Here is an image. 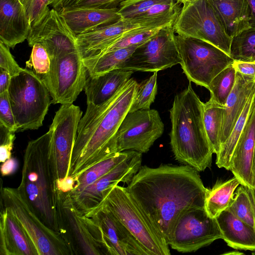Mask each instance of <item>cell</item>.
Listing matches in <instances>:
<instances>
[{
	"mask_svg": "<svg viewBox=\"0 0 255 255\" xmlns=\"http://www.w3.org/2000/svg\"><path fill=\"white\" fill-rule=\"evenodd\" d=\"M137 84L133 78H130L105 103L87 104L79 123L68 176L76 180L87 169L118 152L117 133L129 111Z\"/></svg>",
	"mask_w": 255,
	"mask_h": 255,
	"instance_id": "obj_2",
	"label": "cell"
},
{
	"mask_svg": "<svg viewBox=\"0 0 255 255\" xmlns=\"http://www.w3.org/2000/svg\"><path fill=\"white\" fill-rule=\"evenodd\" d=\"M32 47L29 59L26 62V68L33 71L40 78L49 71L51 59L41 44L36 43Z\"/></svg>",
	"mask_w": 255,
	"mask_h": 255,
	"instance_id": "obj_39",
	"label": "cell"
},
{
	"mask_svg": "<svg viewBox=\"0 0 255 255\" xmlns=\"http://www.w3.org/2000/svg\"><path fill=\"white\" fill-rule=\"evenodd\" d=\"M126 188L167 244L184 213L205 208L208 190L195 169L170 164L141 166Z\"/></svg>",
	"mask_w": 255,
	"mask_h": 255,
	"instance_id": "obj_1",
	"label": "cell"
},
{
	"mask_svg": "<svg viewBox=\"0 0 255 255\" xmlns=\"http://www.w3.org/2000/svg\"><path fill=\"white\" fill-rule=\"evenodd\" d=\"M236 79V71L232 64L220 72L211 82L208 88L210 92V99L224 106L234 87Z\"/></svg>",
	"mask_w": 255,
	"mask_h": 255,
	"instance_id": "obj_34",
	"label": "cell"
},
{
	"mask_svg": "<svg viewBox=\"0 0 255 255\" xmlns=\"http://www.w3.org/2000/svg\"><path fill=\"white\" fill-rule=\"evenodd\" d=\"M224 106L211 100L204 103V123L213 152L217 155L221 147L220 137Z\"/></svg>",
	"mask_w": 255,
	"mask_h": 255,
	"instance_id": "obj_31",
	"label": "cell"
},
{
	"mask_svg": "<svg viewBox=\"0 0 255 255\" xmlns=\"http://www.w3.org/2000/svg\"><path fill=\"white\" fill-rule=\"evenodd\" d=\"M230 56L234 60L255 61V28L250 27L232 38Z\"/></svg>",
	"mask_w": 255,
	"mask_h": 255,
	"instance_id": "obj_35",
	"label": "cell"
},
{
	"mask_svg": "<svg viewBox=\"0 0 255 255\" xmlns=\"http://www.w3.org/2000/svg\"><path fill=\"white\" fill-rule=\"evenodd\" d=\"M8 94L17 131L37 129L43 125L52 103L50 93L41 80L25 68L12 77Z\"/></svg>",
	"mask_w": 255,
	"mask_h": 255,
	"instance_id": "obj_6",
	"label": "cell"
},
{
	"mask_svg": "<svg viewBox=\"0 0 255 255\" xmlns=\"http://www.w3.org/2000/svg\"><path fill=\"white\" fill-rule=\"evenodd\" d=\"M133 72L116 69L96 76L88 74L84 89L87 104L100 106L107 102L128 81Z\"/></svg>",
	"mask_w": 255,
	"mask_h": 255,
	"instance_id": "obj_25",
	"label": "cell"
},
{
	"mask_svg": "<svg viewBox=\"0 0 255 255\" xmlns=\"http://www.w3.org/2000/svg\"><path fill=\"white\" fill-rule=\"evenodd\" d=\"M59 11L76 35L112 24L121 18L118 8L72 6Z\"/></svg>",
	"mask_w": 255,
	"mask_h": 255,
	"instance_id": "obj_23",
	"label": "cell"
},
{
	"mask_svg": "<svg viewBox=\"0 0 255 255\" xmlns=\"http://www.w3.org/2000/svg\"><path fill=\"white\" fill-rule=\"evenodd\" d=\"M0 255H38L24 228L7 208L0 206Z\"/></svg>",
	"mask_w": 255,
	"mask_h": 255,
	"instance_id": "obj_21",
	"label": "cell"
},
{
	"mask_svg": "<svg viewBox=\"0 0 255 255\" xmlns=\"http://www.w3.org/2000/svg\"><path fill=\"white\" fill-rule=\"evenodd\" d=\"M27 40L30 47L36 43L42 45L50 59L78 51L76 35L59 11L54 8L31 27Z\"/></svg>",
	"mask_w": 255,
	"mask_h": 255,
	"instance_id": "obj_17",
	"label": "cell"
},
{
	"mask_svg": "<svg viewBox=\"0 0 255 255\" xmlns=\"http://www.w3.org/2000/svg\"><path fill=\"white\" fill-rule=\"evenodd\" d=\"M173 27L180 36L209 43L230 55L232 37L208 0L183 4Z\"/></svg>",
	"mask_w": 255,
	"mask_h": 255,
	"instance_id": "obj_8",
	"label": "cell"
},
{
	"mask_svg": "<svg viewBox=\"0 0 255 255\" xmlns=\"http://www.w3.org/2000/svg\"><path fill=\"white\" fill-rule=\"evenodd\" d=\"M252 254L254 255H255V251H253L252 252Z\"/></svg>",
	"mask_w": 255,
	"mask_h": 255,
	"instance_id": "obj_53",
	"label": "cell"
},
{
	"mask_svg": "<svg viewBox=\"0 0 255 255\" xmlns=\"http://www.w3.org/2000/svg\"><path fill=\"white\" fill-rule=\"evenodd\" d=\"M170 145L175 159L199 172L212 165L214 153L204 123V103L191 82L177 93L170 110Z\"/></svg>",
	"mask_w": 255,
	"mask_h": 255,
	"instance_id": "obj_4",
	"label": "cell"
},
{
	"mask_svg": "<svg viewBox=\"0 0 255 255\" xmlns=\"http://www.w3.org/2000/svg\"><path fill=\"white\" fill-rule=\"evenodd\" d=\"M140 45L121 48L83 59L88 74L96 76L118 69Z\"/></svg>",
	"mask_w": 255,
	"mask_h": 255,
	"instance_id": "obj_29",
	"label": "cell"
},
{
	"mask_svg": "<svg viewBox=\"0 0 255 255\" xmlns=\"http://www.w3.org/2000/svg\"><path fill=\"white\" fill-rule=\"evenodd\" d=\"M102 203L139 241L149 255H170L169 246L128 191L116 185L108 189Z\"/></svg>",
	"mask_w": 255,
	"mask_h": 255,
	"instance_id": "obj_7",
	"label": "cell"
},
{
	"mask_svg": "<svg viewBox=\"0 0 255 255\" xmlns=\"http://www.w3.org/2000/svg\"><path fill=\"white\" fill-rule=\"evenodd\" d=\"M177 34L173 25L161 29L153 37L139 46L118 69L141 72H158L180 64Z\"/></svg>",
	"mask_w": 255,
	"mask_h": 255,
	"instance_id": "obj_12",
	"label": "cell"
},
{
	"mask_svg": "<svg viewBox=\"0 0 255 255\" xmlns=\"http://www.w3.org/2000/svg\"><path fill=\"white\" fill-rule=\"evenodd\" d=\"M50 0H20L25 10L31 27L37 24L49 11Z\"/></svg>",
	"mask_w": 255,
	"mask_h": 255,
	"instance_id": "obj_40",
	"label": "cell"
},
{
	"mask_svg": "<svg viewBox=\"0 0 255 255\" xmlns=\"http://www.w3.org/2000/svg\"><path fill=\"white\" fill-rule=\"evenodd\" d=\"M125 0H84L74 6L93 7L96 8H118Z\"/></svg>",
	"mask_w": 255,
	"mask_h": 255,
	"instance_id": "obj_44",
	"label": "cell"
},
{
	"mask_svg": "<svg viewBox=\"0 0 255 255\" xmlns=\"http://www.w3.org/2000/svg\"><path fill=\"white\" fill-rule=\"evenodd\" d=\"M61 0H50L49 5L52 6L53 8L56 9Z\"/></svg>",
	"mask_w": 255,
	"mask_h": 255,
	"instance_id": "obj_51",
	"label": "cell"
},
{
	"mask_svg": "<svg viewBox=\"0 0 255 255\" xmlns=\"http://www.w3.org/2000/svg\"><path fill=\"white\" fill-rule=\"evenodd\" d=\"M15 132L0 123V161L3 163L11 157Z\"/></svg>",
	"mask_w": 255,
	"mask_h": 255,
	"instance_id": "obj_42",
	"label": "cell"
},
{
	"mask_svg": "<svg viewBox=\"0 0 255 255\" xmlns=\"http://www.w3.org/2000/svg\"><path fill=\"white\" fill-rule=\"evenodd\" d=\"M157 72H154L149 78L137 83L136 94L129 112L150 109L157 94Z\"/></svg>",
	"mask_w": 255,
	"mask_h": 255,
	"instance_id": "obj_37",
	"label": "cell"
},
{
	"mask_svg": "<svg viewBox=\"0 0 255 255\" xmlns=\"http://www.w3.org/2000/svg\"><path fill=\"white\" fill-rule=\"evenodd\" d=\"M87 75L78 51L51 59L49 71L40 79L50 93L52 103L70 104L84 90Z\"/></svg>",
	"mask_w": 255,
	"mask_h": 255,
	"instance_id": "obj_11",
	"label": "cell"
},
{
	"mask_svg": "<svg viewBox=\"0 0 255 255\" xmlns=\"http://www.w3.org/2000/svg\"><path fill=\"white\" fill-rule=\"evenodd\" d=\"M222 239L216 218L210 217L205 208H191L177 221L168 245L182 253H191Z\"/></svg>",
	"mask_w": 255,
	"mask_h": 255,
	"instance_id": "obj_13",
	"label": "cell"
},
{
	"mask_svg": "<svg viewBox=\"0 0 255 255\" xmlns=\"http://www.w3.org/2000/svg\"><path fill=\"white\" fill-rule=\"evenodd\" d=\"M142 153L130 150L129 155L107 173L80 191L68 194L74 205L86 216L98 207L104 200L106 191L120 182L129 183L141 166Z\"/></svg>",
	"mask_w": 255,
	"mask_h": 255,
	"instance_id": "obj_16",
	"label": "cell"
},
{
	"mask_svg": "<svg viewBox=\"0 0 255 255\" xmlns=\"http://www.w3.org/2000/svg\"><path fill=\"white\" fill-rule=\"evenodd\" d=\"M255 150V97L244 129L230 162L229 170L249 188H254L253 164Z\"/></svg>",
	"mask_w": 255,
	"mask_h": 255,
	"instance_id": "obj_18",
	"label": "cell"
},
{
	"mask_svg": "<svg viewBox=\"0 0 255 255\" xmlns=\"http://www.w3.org/2000/svg\"><path fill=\"white\" fill-rule=\"evenodd\" d=\"M52 135L49 128L47 132L28 142L17 188L46 226L71 240L63 220L60 193L49 160Z\"/></svg>",
	"mask_w": 255,
	"mask_h": 255,
	"instance_id": "obj_3",
	"label": "cell"
},
{
	"mask_svg": "<svg viewBox=\"0 0 255 255\" xmlns=\"http://www.w3.org/2000/svg\"><path fill=\"white\" fill-rule=\"evenodd\" d=\"M227 33L232 38L250 25V8L247 0H208Z\"/></svg>",
	"mask_w": 255,
	"mask_h": 255,
	"instance_id": "obj_27",
	"label": "cell"
},
{
	"mask_svg": "<svg viewBox=\"0 0 255 255\" xmlns=\"http://www.w3.org/2000/svg\"><path fill=\"white\" fill-rule=\"evenodd\" d=\"M255 97V89L248 99L247 104L226 141L221 145L217 155L216 163L218 167L229 170L232 154L248 119Z\"/></svg>",
	"mask_w": 255,
	"mask_h": 255,
	"instance_id": "obj_30",
	"label": "cell"
},
{
	"mask_svg": "<svg viewBox=\"0 0 255 255\" xmlns=\"http://www.w3.org/2000/svg\"><path fill=\"white\" fill-rule=\"evenodd\" d=\"M180 64L189 82L208 89L214 78L232 64L225 52L205 41L177 34Z\"/></svg>",
	"mask_w": 255,
	"mask_h": 255,
	"instance_id": "obj_9",
	"label": "cell"
},
{
	"mask_svg": "<svg viewBox=\"0 0 255 255\" xmlns=\"http://www.w3.org/2000/svg\"><path fill=\"white\" fill-rule=\"evenodd\" d=\"M253 175H254V188L253 189H251L252 193L253 199L255 204V150L254 158V164H253Z\"/></svg>",
	"mask_w": 255,
	"mask_h": 255,
	"instance_id": "obj_50",
	"label": "cell"
},
{
	"mask_svg": "<svg viewBox=\"0 0 255 255\" xmlns=\"http://www.w3.org/2000/svg\"><path fill=\"white\" fill-rule=\"evenodd\" d=\"M0 68L7 71L11 77L18 75L23 69L14 59L9 48L1 41H0Z\"/></svg>",
	"mask_w": 255,
	"mask_h": 255,
	"instance_id": "obj_43",
	"label": "cell"
},
{
	"mask_svg": "<svg viewBox=\"0 0 255 255\" xmlns=\"http://www.w3.org/2000/svg\"><path fill=\"white\" fill-rule=\"evenodd\" d=\"M182 5L188 2H192L196 0H178Z\"/></svg>",
	"mask_w": 255,
	"mask_h": 255,
	"instance_id": "obj_52",
	"label": "cell"
},
{
	"mask_svg": "<svg viewBox=\"0 0 255 255\" xmlns=\"http://www.w3.org/2000/svg\"><path fill=\"white\" fill-rule=\"evenodd\" d=\"M82 114L77 106L63 104L56 112L49 128L52 131L49 160L58 191L68 177L71 155Z\"/></svg>",
	"mask_w": 255,
	"mask_h": 255,
	"instance_id": "obj_10",
	"label": "cell"
},
{
	"mask_svg": "<svg viewBox=\"0 0 255 255\" xmlns=\"http://www.w3.org/2000/svg\"><path fill=\"white\" fill-rule=\"evenodd\" d=\"M130 152L127 150L117 152L88 168L76 179L72 190L80 191L92 184L125 159Z\"/></svg>",
	"mask_w": 255,
	"mask_h": 255,
	"instance_id": "obj_32",
	"label": "cell"
},
{
	"mask_svg": "<svg viewBox=\"0 0 255 255\" xmlns=\"http://www.w3.org/2000/svg\"><path fill=\"white\" fill-rule=\"evenodd\" d=\"M30 28L20 0H0V41L13 48L27 39Z\"/></svg>",
	"mask_w": 255,
	"mask_h": 255,
	"instance_id": "obj_22",
	"label": "cell"
},
{
	"mask_svg": "<svg viewBox=\"0 0 255 255\" xmlns=\"http://www.w3.org/2000/svg\"><path fill=\"white\" fill-rule=\"evenodd\" d=\"M255 89V76L236 72L234 87L224 105L220 137L221 145L229 136Z\"/></svg>",
	"mask_w": 255,
	"mask_h": 255,
	"instance_id": "obj_24",
	"label": "cell"
},
{
	"mask_svg": "<svg viewBox=\"0 0 255 255\" xmlns=\"http://www.w3.org/2000/svg\"><path fill=\"white\" fill-rule=\"evenodd\" d=\"M59 192L63 220L73 243L84 255L105 254L92 231L88 218L76 208L68 192Z\"/></svg>",
	"mask_w": 255,
	"mask_h": 255,
	"instance_id": "obj_19",
	"label": "cell"
},
{
	"mask_svg": "<svg viewBox=\"0 0 255 255\" xmlns=\"http://www.w3.org/2000/svg\"><path fill=\"white\" fill-rule=\"evenodd\" d=\"M227 209L255 229V204L251 188L238 186Z\"/></svg>",
	"mask_w": 255,
	"mask_h": 255,
	"instance_id": "obj_33",
	"label": "cell"
},
{
	"mask_svg": "<svg viewBox=\"0 0 255 255\" xmlns=\"http://www.w3.org/2000/svg\"><path fill=\"white\" fill-rule=\"evenodd\" d=\"M0 206L16 217L33 242L38 255L78 254L68 238L46 226L18 188L0 187Z\"/></svg>",
	"mask_w": 255,
	"mask_h": 255,
	"instance_id": "obj_5",
	"label": "cell"
},
{
	"mask_svg": "<svg viewBox=\"0 0 255 255\" xmlns=\"http://www.w3.org/2000/svg\"><path fill=\"white\" fill-rule=\"evenodd\" d=\"M141 26L131 19L121 18L117 22L76 35L78 50L83 59L94 56L128 32Z\"/></svg>",
	"mask_w": 255,
	"mask_h": 255,
	"instance_id": "obj_20",
	"label": "cell"
},
{
	"mask_svg": "<svg viewBox=\"0 0 255 255\" xmlns=\"http://www.w3.org/2000/svg\"><path fill=\"white\" fill-rule=\"evenodd\" d=\"M174 0H125L118 7L121 18L131 19L147 11L154 5L170 2Z\"/></svg>",
	"mask_w": 255,
	"mask_h": 255,
	"instance_id": "obj_38",
	"label": "cell"
},
{
	"mask_svg": "<svg viewBox=\"0 0 255 255\" xmlns=\"http://www.w3.org/2000/svg\"><path fill=\"white\" fill-rule=\"evenodd\" d=\"M83 0H61L56 9L59 11L64 8L74 6Z\"/></svg>",
	"mask_w": 255,
	"mask_h": 255,
	"instance_id": "obj_48",
	"label": "cell"
},
{
	"mask_svg": "<svg viewBox=\"0 0 255 255\" xmlns=\"http://www.w3.org/2000/svg\"><path fill=\"white\" fill-rule=\"evenodd\" d=\"M232 65L236 72L246 75L255 76V61L234 60Z\"/></svg>",
	"mask_w": 255,
	"mask_h": 255,
	"instance_id": "obj_45",
	"label": "cell"
},
{
	"mask_svg": "<svg viewBox=\"0 0 255 255\" xmlns=\"http://www.w3.org/2000/svg\"><path fill=\"white\" fill-rule=\"evenodd\" d=\"M164 129V124L156 110L128 112L117 133V151L133 150L146 153L162 135Z\"/></svg>",
	"mask_w": 255,
	"mask_h": 255,
	"instance_id": "obj_15",
	"label": "cell"
},
{
	"mask_svg": "<svg viewBox=\"0 0 255 255\" xmlns=\"http://www.w3.org/2000/svg\"><path fill=\"white\" fill-rule=\"evenodd\" d=\"M240 185V181L234 176L225 181H218L211 189L208 188L205 201V209L208 215L216 218L226 210Z\"/></svg>",
	"mask_w": 255,
	"mask_h": 255,
	"instance_id": "obj_28",
	"label": "cell"
},
{
	"mask_svg": "<svg viewBox=\"0 0 255 255\" xmlns=\"http://www.w3.org/2000/svg\"><path fill=\"white\" fill-rule=\"evenodd\" d=\"M0 123L12 131H17V128L9 100L8 91L0 94Z\"/></svg>",
	"mask_w": 255,
	"mask_h": 255,
	"instance_id": "obj_41",
	"label": "cell"
},
{
	"mask_svg": "<svg viewBox=\"0 0 255 255\" xmlns=\"http://www.w3.org/2000/svg\"><path fill=\"white\" fill-rule=\"evenodd\" d=\"M17 167V162L13 158L6 160L3 163H1L0 166V172L2 176H7L12 174L16 169Z\"/></svg>",
	"mask_w": 255,
	"mask_h": 255,
	"instance_id": "obj_46",
	"label": "cell"
},
{
	"mask_svg": "<svg viewBox=\"0 0 255 255\" xmlns=\"http://www.w3.org/2000/svg\"><path fill=\"white\" fill-rule=\"evenodd\" d=\"M11 76L5 70L0 68V94L8 91Z\"/></svg>",
	"mask_w": 255,
	"mask_h": 255,
	"instance_id": "obj_47",
	"label": "cell"
},
{
	"mask_svg": "<svg viewBox=\"0 0 255 255\" xmlns=\"http://www.w3.org/2000/svg\"><path fill=\"white\" fill-rule=\"evenodd\" d=\"M85 216L106 255H149L147 251L102 203Z\"/></svg>",
	"mask_w": 255,
	"mask_h": 255,
	"instance_id": "obj_14",
	"label": "cell"
},
{
	"mask_svg": "<svg viewBox=\"0 0 255 255\" xmlns=\"http://www.w3.org/2000/svg\"><path fill=\"white\" fill-rule=\"evenodd\" d=\"M250 8V25L255 28V0H247Z\"/></svg>",
	"mask_w": 255,
	"mask_h": 255,
	"instance_id": "obj_49",
	"label": "cell"
},
{
	"mask_svg": "<svg viewBox=\"0 0 255 255\" xmlns=\"http://www.w3.org/2000/svg\"><path fill=\"white\" fill-rule=\"evenodd\" d=\"M216 219L227 245L236 250L255 251V229L240 220L228 209Z\"/></svg>",
	"mask_w": 255,
	"mask_h": 255,
	"instance_id": "obj_26",
	"label": "cell"
},
{
	"mask_svg": "<svg viewBox=\"0 0 255 255\" xmlns=\"http://www.w3.org/2000/svg\"><path fill=\"white\" fill-rule=\"evenodd\" d=\"M162 28L141 26L129 31L97 54L141 45L150 40Z\"/></svg>",
	"mask_w": 255,
	"mask_h": 255,
	"instance_id": "obj_36",
	"label": "cell"
}]
</instances>
